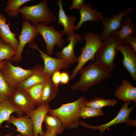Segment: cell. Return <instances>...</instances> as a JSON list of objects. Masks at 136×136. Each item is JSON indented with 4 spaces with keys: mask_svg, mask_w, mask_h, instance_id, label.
I'll use <instances>...</instances> for the list:
<instances>
[{
    "mask_svg": "<svg viewBox=\"0 0 136 136\" xmlns=\"http://www.w3.org/2000/svg\"><path fill=\"white\" fill-rule=\"evenodd\" d=\"M79 10L80 14V19L78 24L75 26L74 30L79 29L86 21H98L101 20L104 17L101 13L98 12L96 9L92 8L89 3H84Z\"/></svg>",
    "mask_w": 136,
    "mask_h": 136,
    "instance_id": "20",
    "label": "cell"
},
{
    "mask_svg": "<svg viewBox=\"0 0 136 136\" xmlns=\"http://www.w3.org/2000/svg\"><path fill=\"white\" fill-rule=\"evenodd\" d=\"M133 11V7H128L123 10L119 11L110 18L104 17L101 20L103 29L100 35L102 40L104 41L114 32L119 29L122 26V22L124 17L132 13Z\"/></svg>",
    "mask_w": 136,
    "mask_h": 136,
    "instance_id": "8",
    "label": "cell"
},
{
    "mask_svg": "<svg viewBox=\"0 0 136 136\" xmlns=\"http://www.w3.org/2000/svg\"><path fill=\"white\" fill-rule=\"evenodd\" d=\"M56 5L59 8L58 22L62 25L64 28L61 32L64 34L65 33L68 36L73 34L74 33V24L76 17L66 14L63 8L62 0H57Z\"/></svg>",
    "mask_w": 136,
    "mask_h": 136,
    "instance_id": "18",
    "label": "cell"
},
{
    "mask_svg": "<svg viewBox=\"0 0 136 136\" xmlns=\"http://www.w3.org/2000/svg\"><path fill=\"white\" fill-rule=\"evenodd\" d=\"M7 60H4L0 61V69L4 66Z\"/></svg>",
    "mask_w": 136,
    "mask_h": 136,
    "instance_id": "37",
    "label": "cell"
},
{
    "mask_svg": "<svg viewBox=\"0 0 136 136\" xmlns=\"http://www.w3.org/2000/svg\"><path fill=\"white\" fill-rule=\"evenodd\" d=\"M131 102L128 101L123 102V105L116 116L113 119L107 123L97 125H92L86 124L80 120V125L86 128L99 130V136H101L105 130L110 127L120 123H126V125L128 123L131 119L129 117L130 114L135 106L134 105L130 108H128V105Z\"/></svg>",
    "mask_w": 136,
    "mask_h": 136,
    "instance_id": "9",
    "label": "cell"
},
{
    "mask_svg": "<svg viewBox=\"0 0 136 136\" xmlns=\"http://www.w3.org/2000/svg\"><path fill=\"white\" fill-rule=\"evenodd\" d=\"M60 78V84L61 85L67 84L70 80L69 75L66 71H64L61 72Z\"/></svg>",
    "mask_w": 136,
    "mask_h": 136,
    "instance_id": "35",
    "label": "cell"
},
{
    "mask_svg": "<svg viewBox=\"0 0 136 136\" xmlns=\"http://www.w3.org/2000/svg\"><path fill=\"white\" fill-rule=\"evenodd\" d=\"M57 134L48 129H46L42 136H56Z\"/></svg>",
    "mask_w": 136,
    "mask_h": 136,
    "instance_id": "36",
    "label": "cell"
},
{
    "mask_svg": "<svg viewBox=\"0 0 136 136\" xmlns=\"http://www.w3.org/2000/svg\"><path fill=\"white\" fill-rule=\"evenodd\" d=\"M19 13L25 20H29L33 24L42 22L48 25L57 19V17L49 8L46 0L30 6L25 5L20 8Z\"/></svg>",
    "mask_w": 136,
    "mask_h": 136,
    "instance_id": "4",
    "label": "cell"
},
{
    "mask_svg": "<svg viewBox=\"0 0 136 136\" xmlns=\"http://www.w3.org/2000/svg\"><path fill=\"white\" fill-rule=\"evenodd\" d=\"M46 81L35 85L25 91L36 106L41 105L42 92Z\"/></svg>",
    "mask_w": 136,
    "mask_h": 136,
    "instance_id": "27",
    "label": "cell"
},
{
    "mask_svg": "<svg viewBox=\"0 0 136 136\" xmlns=\"http://www.w3.org/2000/svg\"><path fill=\"white\" fill-rule=\"evenodd\" d=\"M28 44L29 47L36 49L40 52L44 63L43 72L50 78L55 72L61 70H66L69 67L70 64L64 60L52 57L43 52L34 41Z\"/></svg>",
    "mask_w": 136,
    "mask_h": 136,
    "instance_id": "10",
    "label": "cell"
},
{
    "mask_svg": "<svg viewBox=\"0 0 136 136\" xmlns=\"http://www.w3.org/2000/svg\"><path fill=\"white\" fill-rule=\"evenodd\" d=\"M7 22L6 18L3 14L0 13V37L5 44H9L17 51L18 42L15 36L18 33L12 32L10 28V23L7 24Z\"/></svg>",
    "mask_w": 136,
    "mask_h": 136,
    "instance_id": "17",
    "label": "cell"
},
{
    "mask_svg": "<svg viewBox=\"0 0 136 136\" xmlns=\"http://www.w3.org/2000/svg\"><path fill=\"white\" fill-rule=\"evenodd\" d=\"M37 31L43 38L46 43V54L49 56L53 54V48L55 45L62 48L64 44L62 37L64 34L56 30L52 26H48L42 22L33 24Z\"/></svg>",
    "mask_w": 136,
    "mask_h": 136,
    "instance_id": "7",
    "label": "cell"
},
{
    "mask_svg": "<svg viewBox=\"0 0 136 136\" xmlns=\"http://www.w3.org/2000/svg\"><path fill=\"white\" fill-rule=\"evenodd\" d=\"M61 73L60 71H57L53 74L51 77L52 82L57 87L60 84Z\"/></svg>",
    "mask_w": 136,
    "mask_h": 136,
    "instance_id": "34",
    "label": "cell"
},
{
    "mask_svg": "<svg viewBox=\"0 0 136 136\" xmlns=\"http://www.w3.org/2000/svg\"><path fill=\"white\" fill-rule=\"evenodd\" d=\"M134 136H136V133H135V134H134Z\"/></svg>",
    "mask_w": 136,
    "mask_h": 136,
    "instance_id": "39",
    "label": "cell"
},
{
    "mask_svg": "<svg viewBox=\"0 0 136 136\" xmlns=\"http://www.w3.org/2000/svg\"><path fill=\"white\" fill-rule=\"evenodd\" d=\"M117 49L118 51L121 52L123 55V65L132 79L136 81V52L129 44L123 41L120 42Z\"/></svg>",
    "mask_w": 136,
    "mask_h": 136,
    "instance_id": "12",
    "label": "cell"
},
{
    "mask_svg": "<svg viewBox=\"0 0 136 136\" xmlns=\"http://www.w3.org/2000/svg\"><path fill=\"white\" fill-rule=\"evenodd\" d=\"M117 102V101L116 100L106 99L100 97H95L87 100L84 105L95 109H101L106 106L113 107Z\"/></svg>",
    "mask_w": 136,
    "mask_h": 136,
    "instance_id": "26",
    "label": "cell"
},
{
    "mask_svg": "<svg viewBox=\"0 0 136 136\" xmlns=\"http://www.w3.org/2000/svg\"><path fill=\"white\" fill-rule=\"evenodd\" d=\"M14 89L5 81L0 71V103L9 99Z\"/></svg>",
    "mask_w": 136,
    "mask_h": 136,
    "instance_id": "29",
    "label": "cell"
},
{
    "mask_svg": "<svg viewBox=\"0 0 136 136\" xmlns=\"http://www.w3.org/2000/svg\"><path fill=\"white\" fill-rule=\"evenodd\" d=\"M6 122L8 124L11 123L15 126L17 128L15 130L22 136H33L32 121L27 115L17 117L11 115L9 120Z\"/></svg>",
    "mask_w": 136,
    "mask_h": 136,
    "instance_id": "16",
    "label": "cell"
},
{
    "mask_svg": "<svg viewBox=\"0 0 136 136\" xmlns=\"http://www.w3.org/2000/svg\"><path fill=\"white\" fill-rule=\"evenodd\" d=\"M39 34L35 27L30 24L29 20H24L21 31L18 37L19 42L16 53L12 58L11 61L17 62L21 61L22 59V53L25 46L27 43L34 41L35 38L38 37Z\"/></svg>",
    "mask_w": 136,
    "mask_h": 136,
    "instance_id": "11",
    "label": "cell"
},
{
    "mask_svg": "<svg viewBox=\"0 0 136 136\" xmlns=\"http://www.w3.org/2000/svg\"><path fill=\"white\" fill-rule=\"evenodd\" d=\"M11 61L7 60L0 71L5 81L11 88L15 89L35 72L37 65L31 69H25L14 66Z\"/></svg>",
    "mask_w": 136,
    "mask_h": 136,
    "instance_id": "6",
    "label": "cell"
},
{
    "mask_svg": "<svg viewBox=\"0 0 136 136\" xmlns=\"http://www.w3.org/2000/svg\"><path fill=\"white\" fill-rule=\"evenodd\" d=\"M79 72L80 79L71 87L74 91H85L111 75V72L96 61L83 66Z\"/></svg>",
    "mask_w": 136,
    "mask_h": 136,
    "instance_id": "1",
    "label": "cell"
},
{
    "mask_svg": "<svg viewBox=\"0 0 136 136\" xmlns=\"http://www.w3.org/2000/svg\"><path fill=\"white\" fill-rule=\"evenodd\" d=\"M123 41L129 44L136 52V36L135 34L129 36Z\"/></svg>",
    "mask_w": 136,
    "mask_h": 136,
    "instance_id": "32",
    "label": "cell"
},
{
    "mask_svg": "<svg viewBox=\"0 0 136 136\" xmlns=\"http://www.w3.org/2000/svg\"><path fill=\"white\" fill-rule=\"evenodd\" d=\"M50 109L48 104H42L32 110L27 115L32 119L33 126V136H42L44 132L42 127V123L45 116Z\"/></svg>",
    "mask_w": 136,
    "mask_h": 136,
    "instance_id": "15",
    "label": "cell"
},
{
    "mask_svg": "<svg viewBox=\"0 0 136 136\" xmlns=\"http://www.w3.org/2000/svg\"><path fill=\"white\" fill-rule=\"evenodd\" d=\"M16 112L18 116H21L23 113L13 105L9 99L0 103V128L2 123L10 118L11 115Z\"/></svg>",
    "mask_w": 136,
    "mask_h": 136,
    "instance_id": "23",
    "label": "cell"
},
{
    "mask_svg": "<svg viewBox=\"0 0 136 136\" xmlns=\"http://www.w3.org/2000/svg\"><path fill=\"white\" fill-rule=\"evenodd\" d=\"M43 121L45 124L47 129L50 130L56 134L61 133L64 129L61 121L56 116L46 115Z\"/></svg>",
    "mask_w": 136,
    "mask_h": 136,
    "instance_id": "25",
    "label": "cell"
},
{
    "mask_svg": "<svg viewBox=\"0 0 136 136\" xmlns=\"http://www.w3.org/2000/svg\"><path fill=\"white\" fill-rule=\"evenodd\" d=\"M59 89L52 82L51 78L46 81L43 86L41 96V105L48 104L56 95Z\"/></svg>",
    "mask_w": 136,
    "mask_h": 136,
    "instance_id": "24",
    "label": "cell"
},
{
    "mask_svg": "<svg viewBox=\"0 0 136 136\" xmlns=\"http://www.w3.org/2000/svg\"><path fill=\"white\" fill-rule=\"evenodd\" d=\"M71 6L69 8V10L76 9L79 10L82 7L84 3V0H73Z\"/></svg>",
    "mask_w": 136,
    "mask_h": 136,
    "instance_id": "33",
    "label": "cell"
},
{
    "mask_svg": "<svg viewBox=\"0 0 136 136\" xmlns=\"http://www.w3.org/2000/svg\"></svg>",
    "mask_w": 136,
    "mask_h": 136,
    "instance_id": "40",
    "label": "cell"
},
{
    "mask_svg": "<svg viewBox=\"0 0 136 136\" xmlns=\"http://www.w3.org/2000/svg\"><path fill=\"white\" fill-rule=\"evenodd\" d=\"M31 0H8V5L4 9L9 16L18 17L19 11L20 7Z\"/></svg>",
    "mask_w": 136,
    "mask_h": 136,
    "instance_id": "28",
    "label": "cell"
},
{
    "mask_svg": "<svg viewBox=\"0 0 136 136\" xmlns=\"http://www.w3.org/2000/svg\"><path fill=\"white\" fill-rule=\"evenodd\" d=\"M0 136H2L0 135ZM15 136H22L21 134H17Z\"/></svg>",
    "mask_w": 136,
    "mask_h": 136,
    "instance_id": "38",
    "label": "cell"
},
{
    "mask_svg": "<svg viewBox=\"0 0 136 136\" xmlns=\"http://www.w3.org/2000/svg\"><path fill=\"white\" fill-rule=\"evenodd\" d=\"M104 115L101 109H95L85 105L82 107L79 110V117L84 119Z\"/></svg>",
    "mask_w": 136,
    "mask_h": 136,
    "instance_id": "31",
    "label": "cell"
},
{
    "mask_svg": "<svg viewBox=\"0 0 136 136\" xmlns=\"http://www.w3.org/2000/svg\"><path fill=\"white\" fill-rule=\"evenodd\" d=\"M9 100L13 105L27 115L36 106L25 91L17 88L14 89Z\"/></svg>",
    "mask_w": 136,
    "mask_h": 136,
    "instance_id": "13",
    "label": "cell"
},
{
    "mask_svg": "<svg viewBox=\"0 0 136 136\" xmlns=\"http://www.w3.org/2000/svg\"><path fill=\"white\" fill-rule=\"evenodd\" d=\"M16 52L9 44H5L0 38V61L11 60Z\"/></svg>",
    "mask_w": 136,
    "mask_h": 136,
    "instance_id": "30",
    "label": "cell"
},
{
    "mask_svg": "<svg viewBox=\"0 0 136 136\" xmlns=\"http://www.w3.org/2000/svg\"><path fill=\"white\" fill-rule=\"evenodd\" d=\"M87 100L86 97L81 96L73 102L63 104L56 109H50L48 113L58 118L62 122L64 128L75 129L80 125L79 110Z\"/></svg>",
    "mask_w": 136,
    "mask_h": 136,
    "instance_id": "2",
    "label": "cell"
},
{
    "mask_svg": "<svg viewBox=\"0 0 136 136\" xmlns=\"http://www.w3.org/2000/svg\"><path fill=\"white\" fill-rule=\"evenodd\" d=\"M104 41L96 52L95 58L96 62L111 72L115 68L114 60L118 52L117 48L120 42L113 33Z\"/></svg>",
    "mask_w": 136,
    "mask_h": 136,
    "instance_id": "5",
    "label": "cell"
},
{
    "mask_svg": "<svg viewBox=\"0 0 136 136\" xmlns=\"http://www.w3.org/2000/svg\"><path fill=\"white\" fill-rule=\"evenodd\" d=\"M83 38L86 41V44L80 50V55L77 58L78 64L70 76V80L75 78L80 69L88 61L95 59V55L103 44L101 35L90 31L84 34Z\"/></svg>",
    "mask_w": 136,
    "mask_h": 136,
    "instance_id": "3",
    "label": "cell"
},
{
    "mask_svg": "<svg viewBox=\"0 0 136 136\" xmlns=\"http://www.w3.org/2000/svg\"><path fill=\"white\" fill-rule=\"evenodd\" d=\"M44 66L41 64L37 65L36 71L18 86L17 88L26 91L40 83L45 81L50 78L43 72Z\"/></svg>",
    "mask_w": 136,
    "mask_h": 136,
    "instance_id": "21",
    "label": "cell"
},
{
    "mask_svg": "<svg viewBox=\"0 0 136 136\" xmlns=\"http://www.w3.org/2000/svg\"><path fill=\"white\" fill-rule=\"evenodd\" d=\"M136 32V26L132 20L131 17L128 16L123 19L122 26L118 30L113 33L118 38L120 42L123 41L127 37Z\"/></svg>",
    "mask_w": 136,
    "mask_h": 136,
    "instance_id": "22",
    "label": "cell"
},
{
    "mask_svg": "<svg viewBox=\"0 0 136 136\" xmlns=\"http://www.w3.org/2000/svg\"><path fill=\"white\" fill-rule=\"evenodd\" d=\"M115 95L123 102L131 101L136 103V87L128 80L123 79L122 84L116 89Z\"/></svg>",
    "mask_w": 136,
    "mask_h": 136,
    "instance_id": "19",
    "label": "cell"
},
{
    "mask_svg": "<svg viewBox=\"0 0 136 136\" xmlns=\"http://www.w3.org/2000/svg\"><path fill=\"white\" fill-rule=\"evenodd\" d=\"M82 40L81 36L77 33L68 36L67 40L69 41V43L67 46L63 47L61 51L57 52V57L64 60L70 64L77 62V57L74 53V47L77 43Z\"/></svg>",
    "mask_w": 136,
    "mask_h": 136,
    "instance_id": "14",
    "label": "cell"
}]
</instances>
